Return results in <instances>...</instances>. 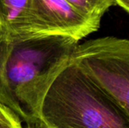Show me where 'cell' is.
I'll list each match as a JSON object with an SVG mask.
<instances>
[{"mask_svg":"<svg viewBox=\"0 0 129 128\" xmlns=\"http://www.w3.org/2000/svg\"><path fill=\"white\" fill-rule=\"evenodd\" d=\"M78 42L62 35L0 33V103L27 128H42V100Z\"/></svg>","mask_w":129,"mask_h":128,"instance_id":"1","label":"cell"},{"mask_svg":"<svg viewBox=\"0 0 129 128\" xmlns=\"http://www.w3.org/2000/svg\"><path fill=\"white\" fill-rule=\"evenodd\" d=\"M42 128H129V115L69 61L40 108Z\"/></svg>","mask_w":129,"mask_h":128,"instance_id":"2","label":"cell"},{"mask_svg":"<svg viewBox=\"0 0 129 128\" xmlns=\"http://www.w3.org/2000/svg\"><path fill=\"white\" fill-rule=\"evenodd\" d=\"M70 61L129 115V41L114 36L77 45Z\"/></svg>","mask_w":129,"mask_h":128,"instance_id":"3","label":"cell"},{"mask_svg":"<svg viewBox=\"0 0 129 128\" xmlns=\"http://www.w3.org/2000/svg\"><path fill=\"white\" fill-rule=\"evenodd\" d=\"M100 26V20L85 16L65 0L31 1L29 34L62 35L79 41L96 32Z\"/></svg>","mask_w":129,"mask_h":128,"instance_id":"4","label":"cell"},{"mask_svg":"<svg viewBox=\"0 0 129 128\" xmlns=\"http://www.w3.org/2000/svg\"><path fill=\"white\" fill-rule=\"evenodd\" d=\"M32 0H0V33L29 34L27 19Z\"/></svg>","mask_w":129,"mask_h":128,"instance_id":"5","label":"cell"},{"mask_svg":"<svg viewBox=\"0 0 129 128\" xmlns=\"http://www.w3.org/2000/svg\"><path fill=\"white\" fill-rule=\"evenodd\" d=\"M85 16L101 20L104 13L114 5V0H65Z\"/></svg>","mask_w":129,"mask_h":128,"instance_id":"6","label":"cell"},{"mask_svg":"<svg viewBox=\"0 0 129 128\" xmlns=\"http://www.w3.org/2000/svg\"><path fill=\"white\" fill-rule=\"evenodd\" d=\"M0 128H24L20 118L2 103H0Z\"/></svg>","mask_w":129,"mask_h":128,"instance_id":"7","label":"cell"},{"mask_svg":"<svg viewBox=\"0 0 129 128\" xmlns=\"http://www.w3.org/2000/svg\"><path fill=\"white\" fill-rule=\"evenodd\" d=\"M114 5H117L126 12H128L129 0H114Z\"/></svg>","mask_w":129,"mask_h":128,"instance_id":"8","label":"cell"}]
</instances>
